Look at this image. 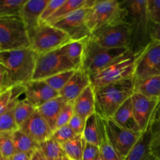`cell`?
I'll return each mask as SVG.
<instances>
[{"label": "cell", "mask_w": 160, "mask_h": 160, "mask_svg": "<svg viewBox=\"0 0 160 160\" xmlns=\"http://www.w3.org/2000/svg\"><path fill=\"white\" fill-rule=\"evenodd\" d=\"M59 96V92L52 88L45 81H31L24 84V98L37 109Z\"/></svg>", "instance_id": "obj_15"}, {"label": "cell", "mask_w": 160, "mask_h": 160, "mask_svg": "<svg viewBox=\"0 0 160 160\" xmlns=\"http://www.w3.org/2000/svg\"><path fill=\"white\" fill-rule=\"evenodd\" d=\"M19 129L13 116V109L0 115V133H12Z\"/></svg>", "instance_id": "obj_36"}, {"label": "cell", "mask_w": 160, "mask_h": 160, "mask_svg": "<svg viewBox=\"0 0 160 160\" xmlns=\"http://www.w3.org/2000/svg\"><path fill=\"white\" fill-rule=\"evenodd\" d=\"M78 70L67 56L57 49L38 56L32 81H45L62 72Z\"/></svg>", "instance_id": "obj_9"}, {"label": "cell", "mask_w": 160, "mask_h": 160, "mask_svg": "<svg viewBox=\"0 0 160 160\" xmlns=\"http://www.w3.org/2000/svg\"><path fill=\"white\" fill-rule=\"evenodd\" d=\"M1 160H9V159H1Z\"/></svg>", "instance_id": "obj_52"}, {"label": "cell", "mask_w": 160, "mask_h": 160, "mask_svg": "<svg viewBox=\"0 0 160 160\" xmlns=\"http://www.w3.org/2000/svg\"><path fill=\"white\" fill-rule=\"evenodd\" d=\"M151 128L142 134L138 142L123 160H159L152 153L150 148Z\"/></svg>", "instance_id": "obj_22"}, {"label": "cell", "mask_w": 160, "mask_h": 160, "mask_svg": "<svg viewBox=\"0 0 160 160\" xmlns=\"http://www.w3.org/2000/svg\"><path fill=\"white\" fill-rule=\"evenodd\" d=\"M99 147L92 144L88 143L84 141L83 149L82 160H96L99 156Z\"/></svg>", "instance_id": "obj_42"}, {"label": "cell", "mask_w": 160, "mask_h": 160, "mask_svg": "<svg viewBox=\"0 0 160 160\" xmlns=\"http://www.w3.org/2000/svg\"><path fill=\"white\" fill-rule=\"evenodd\" d=\"M49 0H26L20 12L28 35L40 25V17Z\"/></svg>", "instance_id": "obj_17"}, {"label": "cell", "mask_w": 160, "mask_h": 160, "mask_svg": "<svg viewBox=\"0 0 160 160\" xmlns=\"http://www.w3.org/2000/svg\"><path fill=\"white\" fill-rule=\"evenodd\" d=\"M111 119L124 129L135 133H142L134 115L131 98L119 108Z\"/></svg>", "instance_id": "obj_19"}, {"label": "cell", "mask_w": 160, "mask_h": 160, "mask_svg": "<svg viewBox=\"0 0 160 160\" xmlns=\"http://www.w3.org/2000/svg\"><path fill=\"white\" fill-rule=\"evenodd\" d=\"M151 143L150 148L155 157L160 160V122L152 123L151 127Z\"/></svg>", "instance_id": "obj_37"}, {"label": "cell", "mask_w": 160, "mask_h": 160, "mask_svg": "<svg viewBox=\"0 0 160 160\" xmlns=\"http://www.w3.org/2000/svg\"><path fill=\"white\" fill-rule=\"evenodd\" d=\"M91 38L103 48H128L131 42V28L127 22H119L95 31L91 34Z\"/></svg>", "instance_id": "obj_10"}, {"label": "cell", "mask_w": 160, "mask_h": 160, "mask_svg": "<svg viewBox=\"0 0 160 160\" xmlns=\"http://www.w3.org/2000/svg\"><path fill=\"white\" fill-rule=\"evenodd\" d=\"M103 124L108 141L121 160L125 159L143 134L124 129L112 119L103 120Z\"/></svg>", "instance_id": "obj_11"}, {"label": "cell", "mask_w": 160, "mask_h": 160, "mask_svg": "<svg viewBox=\"0 0 160 160\" xmlns=\"http://www.w3.org/2000/svg\"><path fill=\"white\" fill-rule=\"evenodd\" d=\"M74 114L84 120H87L90 116L95 113V92L92 85L88 86L72 103Z\"/></svg>", "instance_id": "obj_20"}, {"label": "cell", "mask_w": 160, "mask_h": 160, "mask_svg": "<svg viewBox=\"0 0 160 160\" xmlns=\"http://www.w3.org/2000/svg\"><path fill=\"white\" fill-rule=\"evenodd\" d=\"M148 18L152 24L160 23V0H147Z\"/></svg>", "instance_id": "obj_41"}, {"label": "cell", "mask_w": 160, "mask_h": 160, "mask_svg": "<svg viewBox=\"0 0 160 160\" xmlns=\"http://www.w3.org/2000/svg\"><path fill=\"white\" fill-rule=\"evenodd\" d=\"M36 111L37 109L26 98L20 99L13 109L14 119L18 128H21Z\"/></svg>", "instance_id": "obj_29"}, {"label": "cell", "mask_w": 160, "mask_h": 160, "mask_svg": "<svg viewBox=\"0 0 160 160\" xmlns=\"http://www.w3.org/2000/svg\"><path fill=\"white\" fill-rule=\"evenodd\" d=\"M66 0H49L40 17V24L46 23L47 20L59 9Z\"/></svg>", "instance_id": "obj_39"}, {"label": "cell", "mask_w": 160, "mask_h": 160, "mask_svg": "<svg viewBox=\"0 0 160 160\" xmlns=\"http://www.w3.org/2000/svg\"><path fill=\"white\" fill-rule=\"evenodd\" d=\"M63 160H70V159H68L67 157H65V158H64V159H63Z\"/></svg>", "instance_id": "obj_51"}, {"label": "cell", "mask_w": 160, "mask_h": 160, "mask_svg": "<svg viewBox=\"0 0 160 160\" xmlns=\"http://www.w3.org/2000/svg\"><path fill=\"white\" fill-rule=\"evenodd\" d=\"M134 92L152 100L160 101V75L134 81Z\"/></svg>", "instance_id": "obj_24"}, {"label": "cell", "mask_w": 160, "mask_h": 160, "mask_svg": "<svg viewBox=\"0 0 160 160\" xmlns=\"http://www.w3.org/2000/svg\"><path fill=\"white\" fill-rule=\"evenodd\" d=\"M26 0H0V17L20 16Z\"/></svg>", "instance_id": "obj_33"}, {"label": "cell", "mask_w": 160, "mask_h": 160, "mask_svg": "<svg viewBox=\"0 0 160 160\" xmlns=\"http://www.w3.org/2000/svg\"><path fill=\"white\" fill-rule=\"evenodd\" d=\"M134 115L141 131L145 133L152 124L155 111L159 102L152 100L142 95L134 92L131 97Z\"/></svg>", "instance_id": "obj_14"}, {"label": "cell", "mask_w": 160, "mask_h": 160, "mask_svg": "<svg viewBox=\"0 0 160 160\" xmlns=\"http://www.w3.org/2000/svg\"><path fill=\"white\" fill-rule=\"evenodd\" d=\"M20 129L38 144L50 138L53 132L38 110L23 123Z\"/></svg>", "instance_id": "obj_16"}, {"label": "cell", "mask_w": 160, "mask_h": 160, "mask_svg": "<svg viewBox=\"0 0 160 160\" xmlns=\"http://www.w3.org/2000/svg\"><path fill=\"white\" fill-rule=\"evenodd\" d=\"M90 85V77L79 68L76 70L68 83L59 92V96L62 97L67 103L72 104L75 99Z\"/></svg>", "instance_id": "obj_18"}, {"label": "cell", "mask_w": 160, "mask_h": 160, "mask_svg": "<svg viewBox=\"0 0 160 160\" xmlns=\"http://www.w3.org/2000/svg\"><path fill=\"white\" fill-rule=\"evenodd\" d=\"M75 71H76V70L62 72V73H58L55 76H52L51 78H48V79L45 80V81L52 88H53L55 91L59 93L62 91V89L65 87L66 84L68 83V81H70Z\"/></svg>", "instance_id": "obj_34"}, {"label": "cell", "mask_w": 160, "mask_h": 160, "mask_svg": "<svg viewBox=\"0 0 160 160\" xmlns=\"http://www.w3.org/2000/svg\"><path fill=\"white\" fill-rule=\"evenodd\" d=\"M82 138L88 143L99 147L101 139V118L95 112L86 120Z\"/></svg>", "instance_id": "obj_26"}, {"label": "cell", "mask_w": 160, "mask_h": 160, "mask_svg": "<svg viewBox=\"0 0 160 160\" xmlns=\"http://www.w3.org/2000/svg\"><path fill=\"white\" fill-rule=\"evenodd\" d=\"M86 120L81 118L79 116L74 114L72 119L70 120L68 126L71 128L72 131L77 134V135L82 136L83 132H84V126H85Z\"/></svg>", "instance_id": "obj_43"}, {"label": "cell", "mask_w": 160, "mask_h": 160, "mask_svg": "<svg viewBox=\"0 0 160 160\" xmlns=\"http://www.w3.org/2000/svg\"><path fill=\"white\" fill-rule=\"evenodd\" d=\"M38 55L31 48L0 51L6 72L7 88L24 85L33 80Z\"/></svg>", "instance_id": "obj_2"}, {"label": "cell", "mask_w": 160, "mask_h": 160, "mask_svg": "<svg viewBox=\"0 0 160 160\" xmlns=\"http://www.w3.org/2000/svg\"><path fill=\"white\" fill-rule=\"evenodd\" d=\"M30 48L38 55L59 49L72 40L68 34L48 23L40 24L29 34Z\"/></svg>", "instance_id": "obj_7"}, {"label": "cell", "mask_w": 160, "mask_h": 160, "mask_svg": "<svg viewBox=\"0 0 160 160\" xmlns=\"http://www.w3.org/2000/svg\"><path fill=\"white\" fill-rule=\"evenodd\" d=\"M39 150L42 152L44 157L48 160H60L66 157L62 145L52 137L39 144Z\"/></svg>", "instance_id": "obj_30"}, {"label": "cell", "mask_w": 160, "mask_h": 160, "mask_svg": "<svg viewBox=\"0 0 160 160\" xmlns=\"http://www.w3.org/2000/svg\"><path fill=\"white\" fill-rule=\"evenodd\" d=\"M147 0H123L121 6L126 11L124 21L131 28V42L128 49L136 56L152 40V23L148 18Z\"/></svg>", "instance_id": "obj_1"}, {"label": "cell", "mask_w": 160, "mask_h": 160, "mask_svg": "<svg viewBox=\"0 0 160 160\" xmlns=\"http://www.w3.org/2000/svg\"><path fill=\"white\" fill-rule=\"evenodd\" d=\"M86 39L71 40L59 48L77 69L81 67Z\"/></svg>", "instance_id": "obj_27"}, {"label": "cell", "mask_w": 160, "mask_h": 160, "mask_svg": "<svg viewBox=\"0 0 160 160\" xmlns=\"http://www.w3.org/2000/svg\"><path fill=\"white\" fill-rule=\"evenodd\" d=\"M88 11L89 9L88 8L77 9L59 21L56 22L52 26L65 31L72 40L88 38L91 36V33L85 25Z\"/></svg>", "instance_id": "obj_13"}, {"label": "cell", "mask_w": 160, "mask_h": 160, "mask_svg": "<svg viewBox=\"0 0 160 160\" xmlns=\"http://www.w3.org/2000/svg\"><path fill=\"white\" fill-rule=\"evenodd\" d=\"M96 2V0H66L59 9L47 20L48 24L53 25L56 22L63 19L69 14L81 8L91 9Z\"/></svg>", "instance_id": "obj_23"}, {"label": "cell", "mask_w": 160, "mask_h": 160, "mask_svg": "<svg viewBox=\"0 0 160 160\" xmlns=\"http://www.w3.org/2000/svg\"><path fill=\"white\" fill-rule=\"evenodd\" d=\"M67 104V102L62 97L59 96L47 102L37 109L38 112L47 122L52 131H54L56 128V121L61 111Z\"/></svg>", "instance_id": "obj_21"}, {"label": "cell", "mask_w": 160, "mask_h": 160, "mask_svg": "<svg viewBox=\"0 0 160 160\" xmlns=\"http://www.w3.org/2000/svg\"><path fill=\"white\" fill-rule=\"evenodd\" d=\"M34 152H16L15 154L9 160H31Z\"/></svg>", "instance_id": "obj_45"}, {"label": "cell", "mask_w": 160, "mask_h": 160, "mask_svg": "<svg viewBox=\"0 0 160 160\" xmlns=\"http://www.w3.org/2000/svg\"><path fill=\"white\" fill-rule=\"evenodd\" d=\"M73 115H74V110H73V105H72L71 103H67V104L64 106L63 109H62L59 117H58L55 130L68 125L70 120L72 119V117H73Z\"/></svg>", "instance_id": "obj_40"}, {"label": "cell", "mask_w": 160, "mask_h": 160, "mask_svg": "<svg viewBox=\"0 0 160 160\" xmlns=\"http://www.w3.org/2000/svg\"><path fill=\"white\" fill-rule=\"evenodd\" d=\"M77 136L78 135H77L72 131L71 128L68 125L62 127V128H59L58 129H56L52 132V138L54 140H56L61 145H63L66 142L70 141L71 139L74 138Z\"/></svg>", "instance_id": "obj_38"}, {"label": "cell", "mask_w": 160, "mask_h": 160, "mask_svg": "<svg viewBox=\"0 0 160 160\" xmlns=\"http://www.w3.org/2000/svg\"><path fill=\"white\" fill-rule=\"evenodd\" d=\"M6 84V72L2 62L0 60V92L7 89Z\"/></svg>", "instance_id": "obj_44"}, {"label": "cell", "mask_w": 160, "mask_h": 160, "mask_svg": "<svg viewBox=\"0 0 160 160\" xmlns=\"http://www.w3.org/2000/svg\"><path fill=\"white\" fill-rule=\"evenodd\" d=\"M0 151L3 159H9L17 151L14 146L12 133H0Z\"/></svg>", "instance_id": "obj_35"}, {"label": "cell", "mask_w": 160, "mask_h": 160, "mask_svg": "<svg viewBox=\"0 0 160 160\" xmlns=\"http://www.w3.org/2000/svg\"><path fill=\"white\" fill-rule=\"evenodd\" d=\"M94 92L95 113L103 120L111 119L134 93V78L107 84Z\"/></svg>", "instance_id": "obj_3"}, {"label": "cell", "mask_w": 160, "mask_h": 160, "mask_svg": "<svg viewBox=\"0 0 160 160\" xmlns=\"http://www.w3.org/2000/svg\"><path fill=\"white\" fill-rule=\"evenodd\" d=\"M96 160H102V159L101 156H100V155H99V156H98V157L97 158V159H96Z\"/></svg>", "instance_id": "obj_49"}, {"label": "cell", "mask_w": 160, "mask_h": 160, "mask_svg": "<svg viewBox=\"0 0 160 160\" xmlns=\"http://www.w3.org/2000/svg\"><path fill=\"white\" fill-rule=\"evenodd\" d=\"M128 48H106L94 42L91 36L85 41L80 69L89 77L101 71L128 51Z\"/></svg>", "instance_id": "obj_4"}, {"label": "cell", "mask_w": 160, "mask_h": 160, "mask_svg": "<svg viewBox=\"0 0 160 160\" xmlns=\"http://www.w3.org/2000/svg\"><path fill=\"white\" fill-rule=\"evenodd\" d=\"M31 160H45V157H44L43 154L42 153V152L38 149V151H36L35 152H34Z\"/></svg>", "instance_id": "obj_48"}, {"label": "cell", "mask_w": 160, "mask_h": 160, "mask_svg": "<svg viewBox=\"0 0 160 160\" xmlns=\"http://www.w3.org/2000/svg\"><path fill=\"white\" fill-rule=\"evenodd\" d=\"M151 37L152 41L160 42V23L159 24H152V23Z\"/></svg>", "instance_id": "obj_46"}, {"label": "cell", "mask_w": 160, "mask_h": 160, "mask_svg": "<svg viewBox=\"0 0 160 160\" xmlns=\"http://www.w3.org/2000/svg\"><path fill=\"white\" fill-rule=\"evenodd\" d=\"M24 95V85L11 87L0 92V115L12 110Z\"/></svg>", "instance_id": "obj_25"}, {"label": "cell", "mask_w": 160, "mask_h": 160, "mask_svg": "<svg viewBox=\"0 0 160 160\" xmlns=\"http://www.w3.org/2000/svg\"><path fill=\"white\" fill-rule=\"evenodd\" d=\"M45 160H48V159H45ZM60 160H63V159H60Z\"/></svg>", "instance_id": "obj_53"}, {"label": "cell", "mask_w": 160, "mask_h": 160, "mask_svg": "<svg viewBox=\"0 0 160 160\" xmlns=\"http://www.w3.org/2000/svg\"><path fill=\"white\" fill-rule=\"evenodd\" d=\"M12 138L17 152H35L39 149V144L34 142L20 128L12 133Z\"/></svg>", "instance_id": "obj_28"}, {"label": "cell", "mask_w": 160, "mask_h": 160, "mask_svg": "<svg viewBox=\"0 0 160 160\" xmlns=\"http://www.w3.org/2000/svg\"><path fill=\"white\" fill-rule=\"evenodd\" d=\"M134 62L135 55L128 50L123 56L106 68L90 76L91 85L94 92L107 84L133 78Z\"/></svg>", "instance_id": "obj_6"}, {"label": "cell", "mask_w": 160, "mask_h": 160, "mask_svg": "<svg viewBox=\"0 0 160 160\" xmlns=\"http://www.w3.org/2000/svg\"><path fill=\"white\" fill-rule=\"evenodd\" d=\"M156 75H160V42L152 41L135 56L133 78L139 81Z\"/></svg>", "instance_id": "obj_12"}, {"label": "cell", "mask_w": 160, "mask_h": 160, "mask_svg": "<svg viewBox=\"0 0 160 160\" xmlns=\"http://www.w3.org/2000/svg\"><path fill=\"white\" fill-rule=\"evenodd\" d=\"M100 156L102 160H121L113 147L110 145L105 132L103 120L101 118V139L99 145Z\"/></svg>", "instance_id": "obj_32"}, {"label": "cell", "mask_w": 160, "mask_h": 160, "mask_svg": "<svg viewBox=\"0 0 160 160\" xmlns=\"http://www.w3.org/2000/svg\"><path fill=\"white\" fill-rule=\"evenodd\" d=\"M126 11L117 0H96L89 9L85 25L91 34L105 26L124 21Z\"/></svg>", "instance_id": "obj_5"}, {"label": "cell", "mask_w": 160, "mask_h": 160, "mask_svg": "<svg viewBox=\"0 0 160 160\" xmlns=\"http://www.w3.org/2000/svg\"><path fill=\"white\" fill-rule=\"evenodd\" d=\"M3 158H2V153H1V151H0V160L1 159H2Z\"/></svg>", "instance_id": "obj_50"}, {"label": "cell", "mask_w": 160, "mask_h": 160, "mask_svg": "<svg viewBox=\"0 0 160 160\" xmlns=\"http://www.w3.org/2000/svg\"><path fill=\"white\" fill-rule=\"evenodd\" d=\"M30 48L28 31L20 16L0 17V50Z\"/></svg>", "instance_id": "obj_8"}, {"label": "cell", "mask_w": 160, "mask_h": 160, "mask_svg": "<svg viewBox=\"0 0 160 160\" xmlns=\"http://www.w3.org/2000/svg\"><path fill=\"white\" fill-rule=\"evenodd\" d=\"M156 122H160V101L158 102L157 106H156L152 123H156Z\"/></svg>", "instance_id": "obj_47"}, {"label": "cell", "mask_w": 160, "mask_h": 160, "mask_svg": "<svg viewBox=\"0 0 160 160\" xmlns=\"http://www.w3.org/2000/svg\"><path fill=\"white\" fill-rule=\"evenodd\" d=\"M84 140L82 136L78 135L74 138L62 145L66 157L70 160H82Z\"/></svg>", "instance_id": "obj_31"}, {"label": "cell", "mask_w": 160, "mask_h": 160, "mask_svg": "<svg viewBox=\"0 0 160 160\" xmlns=\"http://www.w3.org/2000/svg\"><path fill=\"white\" fill-rule=\"evenodd\" d=\"M0 51H1V50H0Z\"/></svg>", "instance_id": "obj_54"}]
</instances>
